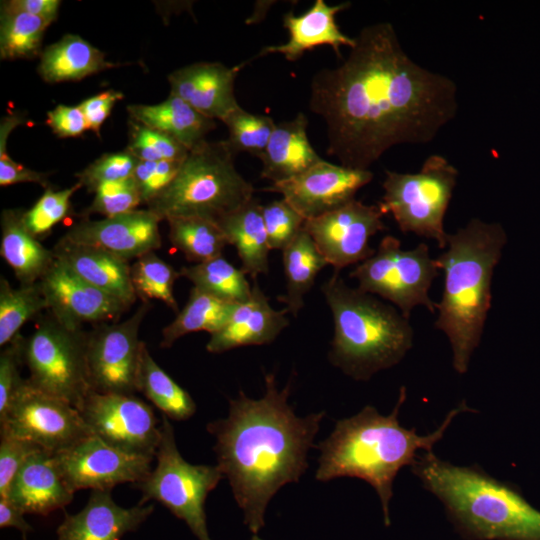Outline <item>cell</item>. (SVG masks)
<instances>
[{
  "mask_svg": "<svg viewBox=\"0 0 540 540\" xmlns=\"http://www.w3.org/2000/svg\"><path fill=\"white\" fill-rule=\"evenodd\" d=\"M60 5L58 0H9L1 2V10L28 13L55 21Z\"/></svg>",
  "mask_w": 540,
  "mask_h": 540,
  "instance_id": "cell-51",
  "label": "cell"
},
{
  "mask_svg": "<svg viewBox=\"0 0 540 540\" xmlns=\"http://www.w3.org/2000/svg\"><path fill=\"white\" fill-rule=\"evenodd\" d=\"M424 489L444 505L455 530L466 540H540V510L520 489L478 465L458 466L433 451L419 453L410 466Z\"/></svg>",
  "mask_w": 540,
  "mask_h": 540,
  "instance_id": "cell-5",
  "label": "cell"
},
{
  "mask_svg": "<svg viewBox=\"0 0 540 540\" xmlns=\"http://www.w3.org/2000/svg\"><path fill=\"white\" fill-rule=\"evenodd\" d=\"M290 385L280 390L275 376L267 373L262 398L240 391L229 399L227 417L207 425L216 439L217 465L253 534L263 528L272 497L307 470L308 452L325 416V411L297 416L288 403Z\"/></svg>",
  "mask_w": 540,
  "mask_h": 540,
  "instance_id": "cell-2",
  "label": "cell"
},
{
  "mask_svg": "<svg viewBox=\"0 0 540 540\" xmlns=\"http://www.w3.org/2000/svg\"><path fill=\"white\" fill-rule=\"evenodd\" d=\"M354 38L339 66L312 77L309 108L326 124L327 153L368 170L395 145L432 141L456 115L457 88L415 63L388 22Z\"/></svg>",
  "mask_w": 540,
  "mask_h": 540,
  "instance_id": "cell-1",
  "label": "cell"
},
{
  "mask_svg": "<svg viewBox=\"0 0 540 540\" xmlns=\"http://www.w3.org/2000/svg\"><path fill=\"white\" fill-rule=\"evenodd\" d=\"M286 292L279 296L289 314L296 317L318 273L328 265L310 234L304 229L282 250Z\"/></svg>",
  "mask_w": 540,
  "mask_h": 540,
  "instance_id": "cell-31",
  "label": "cell"
},
{
  "mask_svg": "<svg viewBox=\"0 0 540 540\" xmlns=\"http://www.w3.org/2000/svg\"><path fill=\"white\" fill-rule=\"evenodd\" d=\"M180 276L191 281L199 290L233 304L246 302L252 293L246 273L222 255L202 263L184 266L180 270Z\"/></svg>",
  "mask_w": 540,
  "mask_h": 540,
  "instance_id": "cell-34",
  "label": "cell"
},
{
  "mask_svg": "<svg viewBox=\"0 0 540 540\" xmlns=\"http://www.w3.org/2000/svg\"><path fill=\"white\" fill-rule=\"evenodd\" d=\"M88 213L112 217L137 209L142 199L133 177L100 184L94 191Z\"/></svg>",
  "mask_w": 540,
  "mask_h": 540,
  "instance_id": "cell-42",
  "label": "cell"
},
{
  "mask_svg": "<svg viewBox=\"0 0 540 540\" xmlns=\"http://www.w3.org/2000/svg\"><path fill=\"white\" fill-rule=\"evenodd\" d=\"M52 22L28 13L1 10V59H33L41 54L44 33Z\"/></svg>",
  "mask_w": 540,
  "mask_h": 540,
  "instance_id": "cell-36",
  "label": "cell"
},
{
  "mask_svg": "<svg viewBox=\"0 0 540 540\" xmlns=\"http://www.w3.org/2000/svg\"><path fill=\"white\" fill-rule=\"evenodd\" d=\"M507 241L501 224L471 219L465 227L448 234L447 250L435 260L444 284L434 323L448 338L452 364L465 374L481 342L491 308V284Z\"/></svg>",
  "mask_w": 540,
  "mask_h": 540,
  "instance_id": "cell-4",
  "label": "cell"
},
{
  "mask_svg": "<svg viewBox=\"0 0 540 540\" xmlns=\"http://www.w3.org/2000/svg\"><path fill=\"white\" fill-rule=\"evenodd\" d=\"M154 505L124 508L111 490H92L85 507L76 514L64 513L57 529L58 540H121L135 531L153 512Z\"/></svg>",
  "mask_w": 540,
  "mask_h": 540,
  "instance_id": "cell-21",
  "label": "cell"
},
{
  "mask_svg": "<svg viewBox=\"0 0 540 540\" xmlns=\"http://www.w3.org/2000/svg\"><path fill=\"white\" fill-rule=\"evenodd\" d=\"M49 313L70 329L86 322L103 323L120 316L128 307L89 284L55 257L40 279Z\"/></svg>",
  "mask_w": 540,
  "mask_h": 540,
  "instance_id": "cell-18",
  "label": "cell"
},
{
  "mask_svg": "<svg viewBox=\"0 0 540 540\" xmlns=\"http://www.w3.org/2000/svg\"><path fill=\"white\" fill-rule=\"evenodd\" d=\"M80 188L82 185L79 182L58 191L46 188L37 202L29 210L21 213L24 227L37 239L50 232L56 224L68 216L71 198Z\"/></svg>",
  "mask_w": 540,
  "mask_h": 540,
  "instance_id": "cell-40",
  "label": "cell"
},
{
  "mask_svg": "<svg viewBox=\"0 0 540 540\" xmlns=\"http://www.w3.org/2000/svg\"><path fill=\"white\" fill-rule=\"evenodd\" d=\"M321 291L334 327L328 358L345 375L368 381L400 363L412 348L413 328L395 306L350 287L337 271Z\"/></svg>",
  "mask_w": 540,
  "mask_h": 540,
  "instance_id": "cell-6",
  "label": "cell"
},
{
  "mask_svg": "<svg viewBox=\"0 0 540 540\" xmlns=\"http://www.w3.org/2000/svg\"><path fill=\"white\" fill-rule=\"evenodd\" d=\"M270 250H283L303 229L305 219L283 198L262 206Z\"/></svg>",
  "mask_w": 540,
  "mask_h": 540,
  "instance_id": "cell-43",
  "label": "cell"
},
{
  "mask_svg": "<svg viewBox=\"0 0 540 540\" xmlns=\"http://www.w3.org/2000/svg\"><path fill=\"white\" fill-rule=\"evenodd\" d=\"M160 441L155 453L156 467L139 483L138 504L155 500L183 520L198 540H211L206 522L205 502L224 475L218 465H194L178 451L169 418H161Z\"/></svg>",
  "mask_w": 540,
  "mask_h": 540,
  "instance_id": "cell-8",
  "label": "cell"
},
{
  "mask_svg": "<svg viewBox=\"0 0 540 540\" xmlns=\"http://www.w3.org/2000/svg\"><path fill=\"white\" fill-rule=\"evenodd\" d=\"M48 303L40 282L13 288L7 279H0V346L9 344L21 327L42 310Z\"/></svg>",
  "mask_w": 540,
  "mask_h": 540,
  "instance_id": "cell-37",
  "label": "cell"
},
{
  "mask_svg": "<svg viewBox=\"0 0 540 540\" xmlns=\"http://www.w3.org/2000/svg\"><path fill=\"white\" fill-rule=\"evenodd\" d=\"M127 109L132 121L172 137L188 150L205 141L206 135L216 127L215 120L171 93L161 103L133 104Z\"/></svg>",
  "mask_w": 540,
  "mask_h": 540,
  "instance_id": "cell-27",
  "label": "cell"
},
{
  "mask_svg": "<svg viewBox=\"0 0 540 540\" xmlns=\"http://www.w3.org/2000/svg\"><path fill=\"white\" fill-rule=\"evenodd\" d=\"M179 277L180 271L154 251L140 256L131 266V281L137 298L143 302L160 300L176 313L179 310L173 288Z\"/></svg>",
  "mask_w": 540,
  "mask_h": 540,
  "instance_id": "cell-38",
  "label": "cell"
},
{
  "mask_svg": "<svg viewBox=\"0 0 540 540\" xmlns=\"http://www.w3.org/2000/svg\"><path fill=\"white\" fill-rule=\"evenodd\" d=\"M24 121V116L11 113L5 116L0 125V185L17 183H37L48 188L47 174L31 170L10 158L6 144L10 133Z\"/></svg>",
  "mask_w": 540,
  "mask_h": 540,
  "instance_id": "cell-46",
  "label": "cell"
},
{
  "mask_svg": "<svg viewBox=\"0 0 540 540\" xmlns=\"http://www.w3.org/2000/svg\"><path fill=\"white\" fill-rule=\"evenodd\" d=\"M349 2L330 6L324 0H316L312 7L300 16L288 12L283 16V26L289 33L286 43L264 47L258 56L281 54L288 61L298 60L307 50L328 45L338 56L340 48L355 45V38L342 33L336 23L337 13L347 9Z\"/></svg>",
  "mask_w": 540,
  "mask_h": 540,
  "instance_id": "cell-24",
  "label": "cell"
},
{
  "mask_svg": "<svg viewBox=\"0 0 540 540\" xmlns=\"http://www.w3.org/2000/svg\"><path fill=\"white\" fill-rule=\"evenodd\" d=\"M21 213L3 211L0 254L20 284L29 285L40 281L54 262L55 255L28 232L22 223Z\"/></svg>",
  "mask_w": 540,
  "mask_h": 540,
  "instance_id": "cell-28",
  "label": "cell"
},
{
  "mask_svg": "<svg viewBox=\"0 0 540 540\" xmlns=\"http://www.w3.org/2000/svg\"><path fill=\"white\" fill-rule=\"evenodd\" d=\"M307 124L305 114L299 113L294 119L275 125L259 158L262 162V178L272 183L282 182L305 172L322 160L309 142Z\"/></svg>",
  "mask_w": 540,
  "mask_h": 540,
  "instance_id": "cell-26",
  "label": "cell"
},
{
  "mask_svg": "<svg viewBox=\"0 0 540 540\" xmlns=\"http://www.w3.org/2000/svg\"><path fill=\"white\" fill-rule=\"evenodd\" d=\"M218 225L228 244L241 260V269L256 279L269 271V243L263 221L262 205L253 198L246 205L222 219Z\"/></svg>",
  "mask_w": 540,
  "mask_h": 540,
  "instance_id": "cell-30",
  "label": "cell"
},
{
  "mask_svg": "<svg viewBox=\"0 0 540 540\" xmlns=\"http://www.w3.org/2000/svg\"><path fill=\"white\" fill-rule=\"evenodd\" d=\"M458 170L441 155H431L417 173L386 171L379 204L403 233L433 239L447 246L444 217L457 183Z\"/></svg>",
  "mask_w": 540,
  "mask_h": 540,
  "instance_id": "cell-9",
  "label": "cell"
},
{
  "mask_svg": "<svg viewBox=\"0 0 540 540\" xmlns=\"http://www.w3.org/2000/svg\"><path fill=\"white\" fill-rule=\"evenodd\" d=\"M87 335L50 313L25 339L24 360L35 389L79 408L92 391L87 368Z\"/></svg>",
  "mask_w": 540,
  "mask_h": 540,
  "instance_id": "cell-10",
  "label": "cell"
},
{
  "mask_svg": "<svg viewBox=\"0 0 540 540\" xmlns=\"http://www.w3.org/2000/svg\"><path fill=\"white\" fill-rule=\"evenodd\" d=\"M166 221L172 245L195 264L221 256L228 245L223 230L215 222L197 217H177Z\"/></svg>",
  "mask_w": 540,
  "mask_h": 540,
  "instance_id": "cell-35",
  "label": "cell"
},
{
  "mask_svg": "<svg viewBox=\"0 0 540 540\" xmlns=\"http://www.w3.org/2000/svg\"><path fill=\"white\" fill-rule=\"evenodd\" d=\"M137 392H141L163 415L176 421L188 420L197 409L191 395L156 363L146 344L142 350Z\"/></svg>",
  "mask_w": 540,
  "mask_h": 540,
  "instance_id": "cell-33",
  "label": "cell"
},
{
  "mask_svg": "<svg viewBox=\"0 0 540 540\" xmlns=\"http://www.w3.org/2000/svg\"><path fill=\"white\" fill-rule=\"evenodd\" d=\"M47 124L61 138L77 137L88 129L79 106L58 105L47 113Z\"/></svg>",
  "mask_w": 540,
  "mask_h": 540,
  "instance_id": "cell-49",
  "label": "cell"
},
{
  "mask_svg": "<svg viewBox=\"0 0 540 540\" xmlns=\"http://www.w3.org/2000/svg\"><path fill=\"white\" fill-rule=\"evenodd\" d=\"M115 66L88 41L68 34L41 52L37 71L45 82L55 84L81 80Z\"/></svg>",
  "mask_w": 540,
  "mask_h": 540,
  "instance_id": "cell-29",
  "label": "cell"
},
{
  "mask_svg": "<svg viewBox=\"0 0 540 540\" xmlns=\"http://www.w3.org/2000/svg\"><path fill=\"white\" fill-rule=\"evenodd\" d=\"M286 308L274 309L255 281L250 298L238 304L227 323L210 334L206 349L223 353L234 348L272 343L289 325Z\"/></svg>",
  "mask_w": 540,
  "mask_h": 540,
  "instance_id": "cell-22",
  "label": "cell"
},
{
  "mask_svg": "<svg viewBox=\"0 0 540 540\" xmlns=\"http://www.w3.org/2000/svg\"><path fill=\"white\" fill-rule=\"evenodd\" d=\"M138 161L128 150L104 154L76 174L77 182L94 192L102 183L132 177Z\"/></svg>",
  "mask_w": 540,
  "mask_h": 540,
  "instance_id": "cell-44",
  "label": "cell"
},
{
  "mask_svg": "<svg viewBox=\"0 0 540 540\" xmlns=\"http://www.w3.org/2000/svg\"><path fill=\"white\" fill-rule=\"evenodd\" d=\"M25 339L20 334L4 346L0 354V417L3 416L26 379L21 377V368L25 365Z\"/></svg>",
  "mask_w": 540,
  "mask_h": 540,
  "instance_id": "cell-45",
  "label": "cell"
},
{
  "mask_svg": "<svg viewBox=\"0 0 540 540\" xmlns=\"http://www.w3.org/2000/svg\"><path fill=\"white\" fill-rule=\"evenodd\" d=\"M241 66L197 62L179 68L168 76L170 93L183 99L202 115L223 121L240 107L234 94V83Z\"/></svg>",
  "mask_w": 540,
  "mask_h": 540,
  "instance_id": "cell-20",
  "label": "cell"
},
{
  "mask_svg": "<svg viewBox=\"0 0 540 540\" xmlns=\"http://www.w3.org/2000/svg\"><path fill=\"white\" fill-rule=\"evenodd\" d=\"M0 434L30 441L54 454L92 432L77 408L35 389L26 379L6 413L0 417Z\"/></svg>",
  "mask_w": 540,
  "mask_h": 540,
  "instance_id": "cell-12",
  "label": "cell"
},
{
  "mask_svg": "<svg viewBox=\"0 0 540 540\" xmlns=\"http://www.w3.org/2000/svg\"><path fill=\"white\" fill-rule=\"evenodd\" d=\"M160 219L149 209L105 217L84 219L61 238L64 241L92 245L130 260L161 247Z\"/></svg>",
  "mask_w": 540,
  "mask_h": 540,
  "instance_id": "cell-19",
  "label": "cell"
},
{
  "mask_svg": "<svg viewBox=\"0 0 540 540\" xmlns=\"http://www.w3.org/2000/svg\"><path fill=\"white\" fill-rule=\"evenodd\" d=\"M74 493L63 478L54 454L41 449L21 467L7 499L24 514L47 516L70 504Z\"/></svg>",
  "mask_w": 540,
  "mask_h": 540,
  "instance_id": "cell-23",
  "label": "cell"
},
{
  "mask_svg": "<svg viewBox=\"0 0 540 540\" xmlns=\"http://www.w3.org/2000/svg\"><path fill=\"white\" fill-rule=\"evenodd\" d=\"M52 251L57 259L83 280L128 308L136 301L129 260L97 246L75 244L62 239Z\"/></svg>",
  "mask_w": 540,
  "mask_h": 540,
  "instance_id": "cell-25",
  "label": "cell"
},
{
  "mask_svg": "<svg viewBox=\"0 0 540 540\" xmlns=\"http://www.w3.org/2000/svg\"><path fill=\"white\" fill-rule=\"evenodd\" d=\"M24 513L9 499L0 498V527H12L19 530L23 537L32 531V526L25 520Z\"/></svg>",
  "mask_w": 540,
  "mask_h": 540,
  "instance_id": "cell-52",
  "label": "cell"
},
{
  "mask_svg": "<svg viewBox=\"0 0 540 540\" xmlns=\"http://www.w3.org/2000/svg\"><path fill=\"white\" fill-rule=\"evenodd\" d=\"M78 411L92 434L111 446L155 457L161 420L150 405L134 394L91 391Z\"/></svg>",
  "mask_w": 540,
  "mask_h": 540,
  "instance_id": "cell-14",
  "label": "cell"
},
{
  "mask_svg": "<svg viewBox=\"0 0 540 540\" xmlns=\"http://www.w3.org/2000/svg\"><path fill=\"white\" fill-rule=\"evenodd\" d=\"M57 466L68 486L111 490L122 483L141 482L152 470L153 458L131 454L90 435L73 446L54 453Z\"/></svg>",
  "mask_w": 540,
  "mask_h": 540,
  "instance_id": "cell-15",
  "label": "cell"
},
{
  "mask_svg": "<svg viewBox=\"0 0 540 540\" xmlns=\"http://www.w3.org/2000/svg\"><path fill=\"white\" fill-rule=\"evenodd\" d=\"M123 98L120 91L107 90L82 101L78 106L86 118L88 129L99 136L102 124L109 117L115 103Z\"/></svg>",
  "mask_w": 540,
  "mask_h": 540,
  "instance_id": "cell-50",
  "label": "cell"
},
{
  "mask_svg": "<svg viewBox=\"0 0 540 540\" xmlns=\"http://www.w3.org/2000/svg\"><path fill=\"white\" fill-rule=\"evenodd\" d=\"M225 140L203 141L189 150L170 184L147 204L159 219L197 217L219 223L254 196L234 166Z\"/></svg>",
  "mask_w": 540,
  "mask_h": 540,
  "instance_id": "cell-7",
  "label": "cell"
},
{
  "mask_svg": "<svg viewBox=\"0 0 540 540\" xmlns=\"http://www.w3.org/2000/svg\"><path fill=\"white\" fill-rule=\"evenodd\" d=\"M384 214L379 204L367 205L354 199L327 214L306 220L304 229L328 265L339 272L375 253L369 241L376 233L386 230Z\"/></svg>",
  "mask_w": 540,
  "mask_h": 540,
  "instance_id": "cell-16",
  "label": "cell"
},
{
  "mask_svg": "<svg viewBox=\"0 0 540 540\" xmlns=\"http://www.w3.org/2000/svg\"><path fill=\"white\" fill-rule=\"evenodd\" d=\"M151 305L143 302L121 323H102L87 335V368L92 391L134 394L145 345L139 339L141 323Z\"/></svg>",
  "mask_w": 540,
  "mask_h": 540,
  "instance_id": "cell-13",
  "label": "cell"
},
{
  "mask_svg": "<svg viewBox=\"0 0 540 540\" xmlns=\"http://www.w3.org/2000/svg\"><path fill=\"white\" fill-rule=\"evenodd\" d=\"M438 273V265L430 257L427 244L403 250L399 239L387 235L375 253L359 263L350 277L358 282V289L392 303L409 319L417 306H424L433 314L436 312L429 290Z\"/></svg>",
  "mask_w": 540,
  "mask_h": 540,
  "instance_id": "cell-11",
  "label": "cell"
},
{
  "mask_svg": "<svg viewBox=\"0 0 540 540\" xmlns=\"http://www.w3.org/2000/svg\"><path fill=\"white\" fill-rule=\"evenodd\" d=\"M238 304L220 300L194 287L176 318L162 331L161 347H171L179 338L199 331L210 334L221 329Z\"/></svg>",
  "mask_w": 540,
  "mask_h": 540,
  "instance_id": "cell-32",
  "label": "cell"
},
{
  "mask_svg": "<svg viewBox=\"0 0 540 540\" xmlns=\"http://www.w3.org/2000/svg\"><path fill=\"white\" fill-rule=\"evenodd\" d=\"M228 129L225 140L234 154L247 152L260 158L263 154L276 123L269 116L253 114L241 106L222 121Z\"/></svg>",
  "mask_w": 540,
  "mask_h": 540,
  "instance_id": "cell-39",
  "label": "cell"
},
{
  "mask_svg": "<svg viewBox=\"0 0 540 540\" xmlns=\"http://www.w3.org/2000/svg\"><path fill=\"white\" fill-rule=\"evenodd\" d=\"M405 400L406 388L402 386L390 414L382 415L367 405L356 415L337 421L330 435L317 445L320 456L315 478L326 482L352 477L369 483L380 499L386 527L391 525L389 505L398 472L411 466L419 451H432L457 415L476 412L463 400L435 431L418 435L414 428L407 429L398 420Z\"/></svg>",
  "mask_w": 540,
  "mask_h": 540,
  "instance_id": "cell-3",
  "label": "cell"
},
{
  "mask_svg": "<svg viewBox=\"0 0 540 540\" xmlns=\"http://www.w3.org/2000/svg\"><path fill=\"white\" fill-rule=\"evenodd\" d=\"M182 161H138L132 177L136 182L143 204L147 205L170 184Z\"/></svg>",
  "mask_w": 540,
  "mask_h": 540,
  "instance_id": "cell-47",
  "label": "cell"
},
{
  "mask_svg": "<svg viewBox=\"0 0 540 540\" xmlns=\"http://www.w3.org/2000/svg\"><path fill=\"white\" fill-rule=\"evenodd\" d=\"M373 179L368 170L336 165L323 159L305 172L264 191L279 193L305 220L314 219L354 200Z\"/></svg>",
  "mask_w": 540,
  "mask_h": 540,
  "instance_id": "cell-17",
  "label": "cell"
},
{
  "mask_svg": "<svg viewBox=\"0 0 540 540\" xmlns=\"http://www.w3.org/2000/svg\"><path fill=\"white\" fill-rule=\"evenodd\" d=\"M250 540H263L257 536V534H254Z\"/></svg>",
  "mask_w": 540,
  "mask_h": 540,
  "instance_id": "cell-53",
  "label": "cell"
},
{
  "mask_svg": "<svg viewBox=\"0 0 540 540\" xmlns=\"http://www.w3.org/2000/svg\"><path fill=\"white\" fill-rule=\"evenodd\" d=\"M0 498H7L11 484L30 456L41 450L36 444L0 434Z\"/></svg>",
  "mask_w": 540,
  "mask_h": 540,
  "instance_id": "cell-48",
  "label": "cell"
},
{
  "mask_svg": "<svg viewBox=\"0 0 540 540\" xmlns=\"http://www.w3.org/2000/svg\"><path fill=\"white\" fill-rule=\"evenodd\" d=\"M128 150L140 161H182L189 150L172 137L141 125L129 123Z\"/></svg>",
  "mask_w": 540,
  "mask_h": 540,
  "instance_id": "cell-41",
  "label": "cell"
}]
</instances>
